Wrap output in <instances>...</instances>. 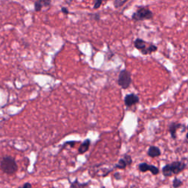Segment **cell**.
I'll use <instances>...</instances> for the list:
<instances>
[{
  "instance_id": "3957f363",
  "label": "cell",
  "mask_w": 188,
  "mask_h": 188,
  "mask_svg": "<svg viewBox=\"0 0 188 188\" xmlns=\"http://www.w3.org/2000/svg\"><path fill=\"white\" fill-rule=\"evenodd\" d=\"M152 18H153V13L151 10L146 8V7H139L132 16V19L134 21L149 20Z\"/></svg>"
},
{
  "instance_id": "ffe728a7",
  "label": "cell",
  "mask_w": 188,
  "mask_h": 188,
  "mask_svg": "<svg viewBox=\"0 0 188 188\" xmlns=\"http://www.w3.org/2000/svg\"><path fill=\"white\" fill-rule=\"evenodd\" d=\"M187 129H188V126H187ZM186 138L188 140V132L187 133V135H186Z\"/></svg>"
},
{
  "instance_id": "7c38bea8",
  "label": "cell",
  "mask_w": 188,
  "mask_h": 188,
  "mask_svg": "<svg viewBox=\"0 0 188 188\" xmlns=\"http://www.w3.org/2000/svg\"><path fill=\"white\" fill-rule=\"evenodd\" d=\"M157 50V47L156 46H154L153 44L149 45L148 47H146L145 49H143V50L141 51L142 54L147 55H150L151 54V53L155 52Z\"/></svg>"
},
{
  "instance_id": "ba28073f",
  "label": "cell",
  "mask_w": 188,
  "mask_h": 188,
  "mask_svg": "<svg viewBox=\"0 0 188 188\" xmlns=\"http://www.w3.org/2000/svg\"><path fill=\"white\" fill-rule=\"evenodd\" d=\"M147 154L148 157L151 158H155L160 157L162 153H161V150H160L157 146H151L148 148Z\"/></svg>"
},
{
  "instance_id": "30bf717a",
  "label": "cell",
  "mask_w": 188,
  "mask_h": 188,
  "mask_svg": "<svg viewBox=\"0 0 188 188\" xmlns=\"http://www.w3.org/2000/svg\"><path fill=\"white\" fill-rule=\"evenodd\" d=\"M90 143H91V142H90V139H86L84 140V142H82V144H81V146H80V148H79V153L80 154H82L84 153H85L88 151L89 148H90Z\"/></svg>"
},
{
  "instance_id": "8fae6325",
  "label": "cell",
  "mask_w": 188,
  "mask_h": 188,
  "mask_svg": "<svg viewBox=\"0 0 188 188\" xmlns=\"http://www.w3.org/2000/svg\"><path fill=\"white\" fill-rule=\"evenodd\" d=\"M134 47H135L136 49H138V50H140V51L146 48V43L140 38L136 39V40L134 41Z\"/></svg>"
},
{
  "instance_id": "2e32d148",
  "label": "cell",
  "mask_w": 188,
  "mask_h": 188,
  "mask_svg": "<svg viewBox=\"0 0 188 188\" xmlns=\"http://www.w3.org/2000/svg\"><path fill=\"white\" fill-rule=\"evenodd\" d=\"M102 4V0H96V3L94 5V9H98L99 8Z\"/></svg>"
},
{
  "instance_id": "e0dca14e",
  "label": "cell",
  "mask_w": 188,
  "mask_h": 188,
  "mask_svg": "<svg viewBox=\"0 0 188 188\" xmlns=\"http://www.w3.org/2000/svg\"><path fill=\"white\" fill-rule=\"evenodd\" d=\"M40 1L43 6H47L49 5L51 0H40Z\"/></svg>"
},
{
  "instance_id": "52a82bcc",
  "label": "cell",
  "mask_w": 188,
  "mask_h": 188,
  "mask_svg": "<svg viewBox=\"0 0 188 188\" xmlns=\"http://www.w3.org/2000/svg\"><path fill=\"white\" fill-rule=\"evenodd\" d=\"M139 102H140L139 96L134 94H130L126 95L125 98H124V103H125V105L126 107H130L135 105V104H137L138 103H139Z\"/></svg>"
},
{
  "instance_id": "5bb4252c",
  "label": "cell",
  "mask_w": 188,
  "mask_h": 188,
  "mask_svg": "<svg viewBox=\"0 0 188 188\" xmlns=\"http://www.w3.org/2000/svg\"><path fill=\"white\" fill-rule=\"evenodd\" d=\"M182 185H183V182L181 180H180L179 179H177V178H174L173 180V188H179V187H181Z\"/></svg>"
},
{
  "instance_id": "ac0fdd59",
  "label": "cell",
  "mask_w": 188,
  "mask_h": 188,
  "mask_svg": "<svg viewBox=\"0 0 188 188\" xmlns=\"http://www.w3.org/2000/svg\"><path fill=\"white\" fill-rule=\"evenodd\" d=\"M23 188H32V185H31V184H29V183H25L24 185V186H23Z\"/></svg>"
},
{
  "instance_id": "7a4b0ae2",
  "label": "cell",
  "mask_w": 188,
  "mask_h": 188,
  "mask_svg": "<svg viewBox=\"0 0 188 188\" xmlns=\"http://www.w3.org/2000/svg\"><path fill=\"white\" fill-rule=\"evenodd\" d=\"M0 168L4 173L11 175L17 171L18 165L14 158L12 157H4L0 162Z\"/></svg>"
},
{
  "instance_id": "277c9868",
  "label": "cell",
  "mask_w": 188,
  "mask_h": 188,
  "mask_svg": "<svg viewBox=\"0 0 188 188\" xmlns=\"http://www.w3.org/2000/svg\"><path fill=\"white\" fill-rule=\"evenodd\" d=\"M118 83L121 88H128L132 83L131 74L127 70H122L118 75Z\"/></svg>"
},
{
  "instance_id": "5b68a950",
  "label": "cell",
  "mask_w": 188,
  "mask_h": 188,
  "mask_svg": "<svg viewBox=\"0 0 188 188\" xmlns=\"http://www.w3.org/2000/svg\"><path fill=\"white\" fill-rule=\"evenodd\" d=\"M138 169L140 172L145 173V172L150 171L153 175H157L160 173L159 168L156 166L152 165H148L146 163H142L138 165Z\"/></svg>"
},
{
  "instance_id": "6da1fadb",
  "label": "cell",
  "mask_w": 188,
  "mask_h": 188,
  "mask_svg": "<svg viewBox=\"0 0 188 188\" xmlns=\"http://www.w3.org/2000/svg\"><path fill=\"white\" fill-rule=\"evenodd\" d=\"M186 168V164L180 161L173 162L171 164H167L162 169L164 177H170L173 175H177L182 172Z\"/></svg>"
},
{
  "instance_id": "d6986e66",
  "label": "cell",
  "mask_w": 188,
  "mask_h": 188,
  "mask_svg": "<svg viewBox=\"0 0 188 188\" xmlns=\"http://www.w3.org/2000/svg\"><path fill=\"white\" fill-rule=\"evenodd\" d=\"M61 11H62L63 13H65V14H68V9L66 8V7H62V9H61Z\"/></svg>"
},
{
  "instance_id": "9a60e30c",
  "label": "cell",
  "mask_w": 188,
  "mask_h": 188,
  "mask_svg": "<svg viewBox=\"0 0 188 188\" xmlns=\"http://www.w3.org/2000/svg\"><path fill=\"white\" fill-rule=\"evenodd\" d=\"M42 7H43V5H42V4H41L40 0L35 2V11L39 12L40 11H41V8H42Z\"/></svg>"
},
{
  "instance_id": "4fadbf2b",
  "label": "cell",
  "mask_w": 188,
  "mask_h": 188,
  "mask_svg": "<svg viewBox=\"0 0 188 188\" xmlns=\"http://www.w3.org/2000/svg\"><path fill=\"white\" fill-rule=\"evenodd\" d=\"M88 184H80L77 181V179L75 180L74 182L72 183L71 187L72 188H86Z\"/></svg>"
},
{
  "instance_id": "8992f818",
  "label": "cell",
  "mask_w": 188,
  "mask_h": 188,
  "mask_svg": "<svg viewBox=\"0 0 188 188\" xmlns=\"http://www.w3.org/2000/svg\"><path fill=\"white\" fill-rule=\"evenodd\" d=\"M132 163V159L130 155H125L124 157L121 158L118 160V163L115 165V169H120L124 170L127 167V166L130 165Z\"/></svg>"
},
{
  "instance_id": "9c48e42d",
  "label": "cell",
  "mask_w": 188,
  "mask_h": 188,
  "mask_svg": "<svg viewBox=\"0 0 188 188\" xmlns=\"http://www.w3.org/2000/svg\"><path fill=\"white\" fill-rule=\"evenodd\" d=\"M181 127V124H178V123H171L169 125L168 129H169V132L171 133V138L173 140L177 138V131L179 128Z\"/></svg>"
}]
</instances>
